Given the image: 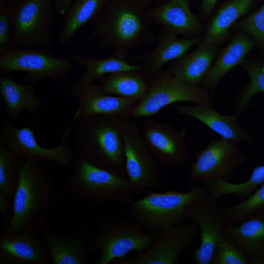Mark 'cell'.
<instances>
[{
  "label": "cell",
  "instance_id": "cell-1",
  "mask_svg": "<svg viewBox=\"0 0 264 264\" xmlns=\"http://www.w3.org/2000/svg\"><path fill=\"white\" fill-rule=\"evenodd\" d=\"M150 0H110L93 20L89 35L102 47L127 59L130 52L145 43L156 41L154 24L147 14Z\"/></svg>",
  "mask_w": 264,
  "mask_h": 264
},
{
  "label": "cell",
  "instance_id": "cell-2",
  "mask_svg": "<svg viewBox=\"0 0 264 264\" xmlns=\"http://www.w3.org/2000/svg\"><path fill=\"white\" fill-rule=\"evenodd\" d=\"M24 159L12 203V215L5 227L10 233L23 232L35 226L40 217L54 210L59 199L48 161Z\"/></svg>",
  "mask_w": 264,
  "mask_h": 264
},
{
  "label": "cell",
  "instance_id": "cell-3",
  "mask_svg": "<svg viewBox=\"0 0 264 264\" xmlns=\"http://www.w3.org/2000/svg\"><path fill=\"white\" fill-rule=\"evenodd\" d=\"M121 116L98 115L79 121L77 147L78 155L90 163L127 178Z\"/></svg>",
  "mask_w": 264,
  "mask_h": 264
},
{
  "label": "cell",
  "instance_id": "cell-4",
  "mask_svg": "<svg viewBox=\"0 0 264 264\" xmlns=\"http://www.w3.org/2000/svg\"><path fill=\"white\" fill-rule=\"evenodd\" d=\"M207 193L205 185L195 186L185 192L149 191L142 198L128 203L132 219L148 230H162L184 222L186 208Z\"/></svg>",
  "mask_w": 264,
  "mask_h": 264
},
{
  "label": "cell",
  "instance_id": "cell-5",
  "mask_svg": "<svg viewBox=\"0 0 264 264\" xmlns=\"http://www.w3.org/2000/svg\"><path fill=\"white\" fill-rule=\"evenodd\" d=\"M158 237L156 232L133 219L117 217L101 219L98 231L91 237L93 251H101L94 263L110 264L114 260L124 259L133 251L142 254L154 245Z\"/></svg>",
  "mask_w": 264,
  "mask_h": 264
},
{
  "label": "cell",
  "instance_id": "cell-6",
  "mask_svg": "<svg viewBox=\"0 0 264 264\" xmlns=\"http://www.w3.org/2000/svg\"><path fill=\"white\" fill-rule=\"evenodd\" d=\"M68 186L81 198L129 203L136 193L127 178L96 166L78 155Z\"/></svg>",
  "mask_w": 264,
  "mask_h": 264
},
{
  "label": "cell",
  "instance_id": "cell-7",
  "mask_svg": "<svg viewBox=\"0 0 264 264\" xmlns=\"http://www.w3.org/2000/svg\"><path fill=\"white\" fill-rule=\"evenodd\" d=\"M211 93L202 86L189 84L162 69L148 80L146 96L130 114L136 119L149 117L173 103L186 102L195 104L212 103Z\"/></svg>",
  "mask_w": 264,
  "mask_h": 264
},
{
  "label": "cell",
  "instance_id": "cell-8",
  "mask_svg": "<svg viewBox=\"0 0 264 264\" xmlns=\"http://www.w3.org/2000/svg\"><path fill=\"white\" fill-rule=\"evenodd\" d=\"M120 126L123 142L127 179L135 192L163 187L159 167L135 121L122 116Z\"/></svg>",
  "mask_w": 264,
  "mask_h": 264
},
{
  "label": "cell",
  "instance_id": "cell-9",
  "mask_svg": "<svg viewBox=\"0 0 264 264\" xmlns=\"http://www.w3.org/2000/svg\"><path fill=\"white\" fill-rule=\"evenodd\" d=\"M51 0H23L11 11L15 46L45 48L53 45Z\"/></svg>",
  "mask_w": 264,
  "mask_h": 264
},
{
  "label": "cell",
  "instance_id": "cell-10",
  "mask_svg": "<svg viewBox=\"0 0 264 264\" xmlns=\"http://www.w3.org/2000/svg\"><path fill=\"white\" fill-rule=\"evenodd\" d=\"M69 60L56 57L44 48H21L0 55V70L5 73L22 71L26 80L35 84L44 78L55 82L63 80L73 68Z\"/></svg>",
  "mask_w": 264,
  "mask_h": 264
},
{
  "label": "cell",
  "instance_id": "cell-11",
  "mask_svg": "<svg viewBox=\"0 0 264 264\" xmlns=\"http://www.w3.org/2000/svg\"><path fill=\"white\" fill-rule=\"evenodd\" d=\"M245 159L236 144L223 138H211L207 146L197 153L196 161L191 163L189 179L203 185L219 179L228 181Z\"/></svg>",
  "mask_w": 264,
  "mask_h": 264
},
{
  "label": "cell",
  "instance_id": "cell-12",
  "mask_svg": "<svg viewBox=\"0 0 264 264\" xmlns=\"http://www.w3.org/2000/svg\"><path fill=\"white\" fill-rule=\"evenodd\" d=\"M187 219L197 223L200 235V243L193 254L197 264H211L218 245L224 239V224L221 207L218 198L207 193L186 209Z\"/></svg>",
  "mask_w": 264,
  "mask_h": 264
},
{
  "label": "cell",
  "instance_id": "cell-13",
  "mask_svg": "<svg viewBox=\"0 0 264 264\" xmlns=\"http://www.w3.org/2000/svg\"><path fill=\"white\" fill-rule=\"evenodd\" d=\"M72 125L71 123L63 133L61 142L57 146L47 148L40 145L31 128H17L9 122L3 120L0 127V140L20 157L51 161L61 167H67L71 163L73 155L66 141Z\"/></svg>",
  "mask_w": 264,
  "mask_h": 264
},
{
  "label": "cell",
  "instance_id": "cell-14",
  "mask_svg": "<svg viewBox=\"0 0 264 264\" xmlns=\"http://www.w3.org/2000/svg\"><path fill=\"white\" fill-rule=\"evenodd\" d=\"M69 90L78 102L73 123L98 115L130 117L139 103L132 99L108 94L99 85L80 80L72 85Z\"/></svg>",
  "mask_w": 264,
  "mask_h": 264
},
{
  "label": "cell",
  "instance_id": "cell-15",
  "mask_svg": "<svg viewBox=\"0 0 264 264\" xmlns=\"http://www.w3.org/2000/svg\"><path fill=\"white\" fill-rule=\"evenodd\" d=\"M199 233L196 222L192 220L166 228L154 245L146 252L129 259L116 260L118 264H176L179 257Z\"/></svg>",
  "mask_w": 264,
  "mask_h": 264
},
{
  "label": "cell",
  "instance_id": "cell-16",
  "mask_svg": "<svg viewBox=\"0 0 264 264\" xmlns=\"http://www.w3.org/2000/svg\"><path fill=\"white\" fill-rule=\"evenodd\" d=\"M47 246L52 264H87L93 252L92 233L89 223L85 222L74 233L67 237L55 234L46 223L44 216L36 224Z\"/></svg>",
  "mask_w": 264,
  "mask_h": 264
},
{
  "label": "cell",
  "instance_id": "cell-17",
  "mask_svg": "<svg viewBox=\"0 0 264 264\" xmlns=\"http://www.w3.org/2000/svg\"><path fill=\"white\" fill-rule=\"evenodd\" d=\"M141 132L152 153L162 164L178 166L187 160L186 133L170 124L147 119Z\"/></svg>",
  "mask_w": 264,
  "mask_h": 264
},
{
  "label": "cell",
  "instance_id": "cell-18",
  "mask_svg": "<svg viewBox=\"0 0 264 264\" xmlns=\"http://www.w3.org/2000/svg\"><path fill=\"white\" fill-rule=\"evenodd\" d=\"M50 255L36 225L23 232L0 233V264H48Z\"/></svg>",
  "mask_w": 264,
  "mask_h": 264
},
{
  "label": "cell",
  "instance_id": "cell-19",
  "mask_svg": "<svg viewBox=\"0 0 264 264\" xmlns=\"http://www.w3.org/2000/svg\"><path fill=\"white\" fill-rule=\"evenodd\" d=\"M147 14L155 24L177 36L194 38L203 34L204 26L191 11L189 0H167L157 7L148 9Z\"/></svg>",
  "mask_w": 264,
  "mask_h": 264
},
{
  "label": "cell",
  "instance_id": "cell-20",
  "mask_svg": "<svg viewBox=\"0 0 264 264\" xmlns=\"http://www.w3.org/2000/svg\"><path fill=\"white\" fill-rule=\"evenodd\" d=\"M203 34L194 38L181 39L163 28L156 39V46L154 50L133 57L140 60L142 73L150 79L155 76L168 62L184 55L191 47L198 44Z\"/></svg>",
  "mask_w": 264,
  "mask_h": 264
},
{
  "label": "cell",
  "instance_id": "cell-21",
  "mask_svg": "<svg viewBox=\"0 0 264 264\" xmlns=\"http://www.w3.org/2000/svg\"><path fill=\"white\" fill-rule=\"evenodd\" d=\"M177 112L200 121L222 138L235 144L250 142L252 137L238 122V114L223 115L214 108L212 103L194 106L177 105Z\"/></svg>",
  "mask_w": 264,
  "mask_h": 264
},
{
  "label": "cell",
  "instance_id": "cell-22",
  "mask_svg": "<svg viewBox=\"0 0 264 264\" xmlns=\"http://www.w3.org/2000/svg\"><path fill=\"white\" fill-rule=\"evenodd\" d=\"M260 0H223L215 8L204 26L203 40L219 45L225 42L232 26L250 13Z\"/></svg>",
  "mask_w": 264,
  "mask_h": 264
},
{
  "label": "cell",
  "instance_id": "cell-23",
  "mask_svg": "<svg viewBox=\"0 0 264 264\" xmlns=\"http://www.w3.org/2000/svg\"><path fill=\"white\" fill-rule=\"evenodd\" d=\"M256 46L248 35L236 31L227 45L220 50L201 86L213 93L220 80L235 67L244 63Z\"/></svg>",
  "mask_w": 264,
  "mask_h": 264
},
{
  "label": "cell",
  "instance_id": "cell-24",
  "mask_svg": "<svg viewBox=\"0 0 264 264\" xmlns=\"http://www.w3.org/2000/svg\"><path fill=\"white\" fill-rule=\"evenodd\" d=\"M219 51V45L202 39L195 50L172 62L167 69L189 84L200 86Z\"/></svg>",
  "mask_w": 264,
  "mask_h": 264
},
{
  "label": "cell",
  "instance_id": "cell-25",
  "mask_svg": "<svg viewBox=\"0 0 264 264\" xmlns=\"http://www.w3.org/2000/svg\"><path fill=\"white\" fill-rule=\"evenodd\" d=\"M224 237L244 253L250 264L264 252V210L260 209L236 224L224 223Z\"/></svg>",
  "mask_w": 264,
  "mask_h": 264
},
{
  "label": "cell",
  "instance_id": "cell-26",
  "mask_svg": "<svg viewBox=\"0 0 264 264\" xmlns=\"http://www.w3.org/2000/svg\"><path fill=\"white\" fill-rule=\"evenodd\" d=\"M0 94L8 116L16 119L22 110L32 113L43 104L31 84L23 85L11 76H0Z\"/></svg>",
  "mask_w": 264,
  "mask_h": 264
},
{
  "label": "cell",
  "instance_id": "cell-27",
  "mask_svg": "<svg viewBox=\"0 0 264 264\" xmlns=\"http://www.w3.org/2000/svg\"><path fill=\"white\" fill-rule=\"evenodd\" d=\"M148 80L141 71H122L103 76L99 85L108 94L139 102L147 93Z\"/></svg>",
  "mask_w": 264,
  "mask_h": 264
},
{
  "label": "cell",
  "instance_id": "cell-28",
  "mask_svg": "<svg viewBox=\"0 0 264 264\" xmlns=\"http://www.w3.org/2000/svg\"><path fill=\"white\" fill-rule=\"evenodd\" d=\"M110 0H75L64 15V23L59 34V42L68 43L82 27L93 21Z\"/></svg>",
  "mask_w": 264,
  "mask_h": 264
},
{
  "label": "cell",
  "instance_id": "cell-29",
  "mask_svg": "<svg viewBox=\"0 0 264 264\" xmlns=\"http://www.w3.org/2000/svg\"><path fill=\"white\" fill-rule=\"evenodd\" d=\"M73 61L86 69L80 80L93 83L103 76L122 71H142L141 63L132 65L127 59L122 58L115 54L103 59L92 57H85L77 54L72 57Z\"/></svg>",
  "mask_w": 264,
  "mask_h": 264
},
{
  "label": "cell",
  "instance_id": "cell-30",
  "mask_svg": "<svg viewBox=\"0 0 264 264\" xmlns=\"http://www.w3.org/2000/svg\"><path fill=\"white\" fill-rule=\"evenodd\" d=\"M241 66L247 73L249 81L234 100V110L239 115L251 107V100L256 93L264 92V58L247 59Z\"/></svg>",
  "mask_w": 264,
  "mask_h": 264
},
{
  "label": "cell",
  "instance_id": "cell-31",
  "mask_svg": "<svg viewBox=\"0 0 264 264\" xmlns=\"http://www.w3.org/2000/svg\"><path fill=\"white\" fill-rule=\"evenodd\" d=\"M264 183V165L256 166L252 170L250 177L238 183L219 179L205 184L207 192L218 198L228 194L245 198L259 186Z\"/></svg>",
  "mask_w": 264,
  "mask_h": 264
},
{
  "label": "cell",
  "instance_id": "cell-32",
  "mask_svg": "<svg viewBox=\"0 0 264 264\" xmlns=\"http://www.w3.org/2000/svg\"><path fill=\"white\" fill-rule=\"evenodd\" d=\"M0 140V191L13 203L23 161Z\"/></svg>",
  "mask_w": 264,
  "mask_h": 264
},
{
  "label": "cell",
  "instance_id": "cell-33",
  "mask_svg": "<svg viewBox=\"0 0 264 264\" xmlns=\"http://www.w3.org/2000/svg\"><path fill=\"white\" fill-rule=\"evenodd\" d=\"M264 207V183L242 202L232 206L221 207L224 223L236 224Z\"/></svg>",
  "mask_w": 264,
  "mask_h": 264
},
{
  "label": "cell",
  "instance_id": "cell-34",
  "mask_svg": "<svg viewBox=\"0 0 264 264\" xmlns=\"http://www.w3.org/2000/svg\"><path fill=\"white\" fill-rule=\"evenodd\" d=\"M231 30L245 33L254 40L259 48L264 51V3L236 22Z\"/></svg>",
  "mask_w": 264,
  "mask_h": 264
},
{
  "label": "cell",
  "instance_id": "cell-35",
  "mask_svg": "<svg viewBox=\"0 0 264 264\" xmlns=\"http://www.w3.org/2000/svg\"><path fill=\"white\" fill-rule=\"evenodd\" d=\"M211 264H250L241 249L225 238L217 246Z\"/></svg>",
  "mask_w": 264,
  "mask_h": 264
},
{
  "label": "cell",
  "instance_id": "cell-36",
  "mask_svg": "<svg viewBox=\"0 0 264 264\" xmlns=\"http://www.w3.org/2000/svg\"><path fill=\"white\" fill-rule=\"evenodd\" d=\"M14 46L11 12L2 8L0 12V55L13 49Z\"/></svg>",
  "mask_w": 264,
  "mask_h": 264
},
{
  "label": "cell",
  "instance_id": "cell-37",
  "mask_svg": "<svg viewBox=\"0 0 264 264\" xmlns=\"http://www.w3.org/2000/svg\"><path fill=\"white\" fill-rule=\"evenodd\" d=\"M218 0H200L199 10L201 18L208 19Z\"/></svg>",
  "mask_w": 264,
  "mask_h": 264
},
{
  "label": "cell",
  "instance_id": "cell-38",
  "mask_svg": "<svg viewBox=\"0 0 264 264\" xmlns=\"http://www.w3.org/2000/svg\"><path fill=\"white\" fill-rule=\"evenodd\" d=\"M11 204L12 203L5 195L0 191V209L3 217L7 221H9L11 218V215H9L8 210L13 211V206H11Z\"/></svg>",
  "mask_w": 264,
  "mask_h": 264
},
{
  "label": "cell",
  "instance_id": "cell-39",
  "mask_svg": "<svg viewBox=\"0 0 264 264\" xmlns=\"http://www.w3.org/2000/svg\"><path fill=\"white\" fill-rule=\"evenodd\" d=\"M72 0H55V14L64 15L70 7Z\"/></svg>",
  "mask_w": 264,
  "mask_h": 264
},
{
  "label": "cell",
  "instance_id": "cell-40",
  "mask_svg": "<svg viewBox=\"0 0 264 264\" xmlns=\"http://www.w3.org/2000/svg\"><path fill=\"white\" fill-rule=\"evenodd\" d=\"M252 264H264V252L253 262Z\"/></svg>",
  "mask_w": 264,
  "mask_h": 264
},
{
  "label": "cell",
  "instance_id": "cell-41",
  "mask_svg": "<svg viewBox=\"0 0 264 264\" xmlns=\"http://www.w3.org/2000/svg\"><path fill=\"white\" fill-rule=\"evenodd\" d=\"M263 209L264 210V207L263 208Z\"/></svg>",
  "mask_w": 264,
  "mask_h": 264
},
{
  "label": "cell",
  "instance_id": "cell-42",
  "mask_svg": "<svg viewBox=\"0 0 264 264\" xmlns=\"http://www.w3.org/2000/svg\"></svg>",
  "mask_w": 264,
  "mask_h": 264
}]
</instances>
